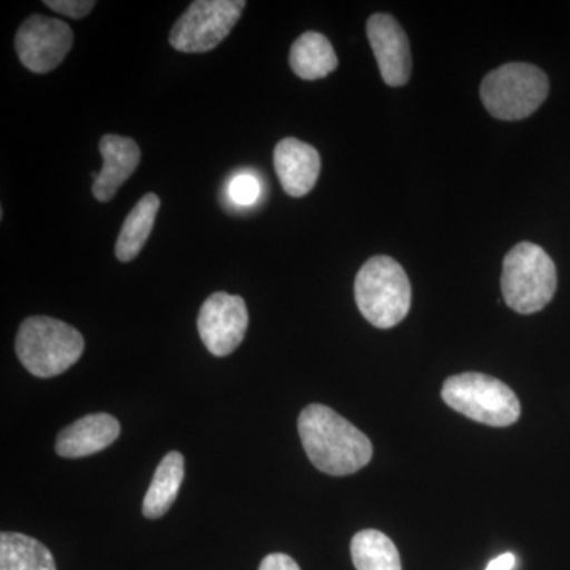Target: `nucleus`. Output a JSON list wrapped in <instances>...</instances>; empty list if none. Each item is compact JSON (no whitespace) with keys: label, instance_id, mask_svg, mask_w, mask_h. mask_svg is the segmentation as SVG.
Instances as JSON below:
<instances>
[{"label":"nucleus","instance_id":"1","mask_svg":"<svg viewBox=\"0 0 570 570\" xmlns=\"http://www.w3.org/2000/svg\"><path fill=\"white\" fill-rule=\"evenodd\" d=\"M298 433L307 459L325 474H355L373 459L370 439L324 404H311L299 414Z\"/></svg>","mask_w":570,"mask_h":570},{"label":"nucleus","instance_id":"2","mask_svg":"<svg viewBox=\"0 0 570 570\" xmlns=\"http://www.w3.org/2000/svg\"><path fill=\"white\" fill-rule=\"evenodd\" d=\"M17 355L22 366L41 379L66 373L81 358L85 340L73 326L58 318H26L17 336Z\"/></svg>","mask_w":570,"mask_h":570},{"label":"nucleus","instance_id":"3","mask_svg":"<svg viewBox=\"0 0 570 570\" xmlns=\"http://www.w3.org/2000/svg\"><path fill=\"white\" fill-rule=\"evenodd\" d=\"M411 283L403 266L387 255L370 258L355 277L360 313L376 328H392L411 309Z\"/></svg>","mask_w":570,"mask_h":570},{"label":"nucleus","instance_id":"4","mask_svg":"<svg viewBox=\"0 0 570 570\" xmlns=\"http://www.w3.org/2000/svg\"><path fill=\"white\" fill-rule=\"evenodd\" d=\"M557 266L534 243H520L502 265L501 291L505 305L520 314H534L549 305L557 292Z\"/></svg>","mask_w":570,"mask_h":570},{"label":"nucleus","instance_id":"5","mask_svg":"<svg viewBox=\"0 0 570 570\" xmlns=\"http://www.w3.org/2000/svg\"><path fill=\"white\" fill-rule=\"evenodd\" d=\"M549 78L539 67L512 62L483 78L480 97L494 118L519 121L539 110L549 96Z\"/></svg>","mask_w":570,"mask_h":570},{"label":"nucleus","instance_id":"6","mask_svg":"<svg viewBox=\"0 0 570 570\" xmlns=\"http://www.w3.org/2000/svg\"><path fill=\"white\" fill-rule=\"evenodd\" d=\"M442 400L464 417L489 426L513 425L521 414L513 390L487 374L464 373L449 377L442 387Z\"/></svg>","mask_w":570,"mask_h":570},{"label":"nucleus","instance_id":"7","mask_svg":"<svg viewBox=\"0 0 570 570\" xmlns=\"http://www.w3.org/2000/svg\"><path fill=\"white\" fill-rule=\"evenodd\" d=\"M246 6L245 0H195L171 29V47L183 52L214 50L234 31Z\"/></svg>","mask_w":570,"mask_h":570},{"label":"nucleus","instance_id":"8","mask_svg":"<svg viewBox=\"0 0 570 570\" xmlns=\"http://www.w3.org/2000/svg\"><path fill=\"white\" fill-rule=\"evenodd\" d=\"M73 47L70 26L56 18L33 14L28 18L14 37L18 58L33 73L55 70Z\"/></svg>","mask_w":570,"mask_h":570},{"label":"nucleus","instance_id":"9","mask_svg":"<svg viewBox=\"0 0 570 570\" xmlns=\"http://www.w3.org/2000/svg\"><path fill=\"white\" fill-rule=\"evenodd\" d=\"M197 326L205 347L213 355H230L245 340L249 326L245 299L216 292L202 305Z\"/></svg>","mask_w":570,"mask_h":570},{"label":"nucleus","instance_id":"10","mask_svg":"<svg viewBox=\"0 0 570 570\" xmlns=\"http://www.w3.org/2000/svg\"><path fill=\"white\" fill-rule=\"evenodd\" d=\"M366 33L385 85L392 88L406 85L412 73L411 47L406 32L395 18L373 14L366 22Z\"/></svg>","mask_w":570,"mask_h":570},{"label":"nucleus","instance_id":"11","mask_svg":"<svg viewBox=\"0 0 570 570\" xmlns=\"http://www.w3.org/2000/svg\"><path fill=\"white\" fill-rule=\"evenodd\" d=\"M317 149L296 138H284L275 148V168L284 193L291 197H305L316 186L321 175Z\"/></svg>","mask_w":570,"mask_h":570},{"label":"nucleus","instance_id":"12","mask_svg":"<svg viewBox=\"0 0 570 570\" xmlns=\"http://www.w3.org/2000/svg\"><path fill=\"white\" fill-rule=\"evenodd\" d=\"M104 168L94 175L92 194L97 200L107 204L115 198L119 187L130 178L140 165L141 153L137 141L121 135H104L99 142Z\"/></svg>","mask_w":570,"mask_h":570},{"label":"nucleus","instance_id":"13","mask_svg":"<svg viewBox=\"0 0 570 570\" xmlns=\"http://www.w3.org/2000/svg\"><path fill=\"white\" fill-rule=\"evenodd\" d=\"M121 434V425L110 414H89L59 433L56 452L63 459H82L110 448Z\"/></svg>","mask_w":570,"mask_h":570},{"label":"nucleus","instance_id":"14","mask_svg":"<svg viewBox=\"0 0 570 570\" xmlns=\"http://www.w3.org/2000/svg\"><path fill=\"white\" fill-rule=\"evenodd\" d=\"M288 62L296 77L314 81L336 70L337 56L325 36L309 31L294 41Z\"/></svg>","mask_w":570,"mask_h":570},{"label":"nucleus","instance_id":"15","mask_svg":"<svg viewBox=\"0 0 570 570\" xmlns=\"http://www.w3.org/2000/svg\"><path fill=\"white\" fill-rule=\"evenodd\" d=\"M183 480L184 456L179 452L167 453L154 472L151 485L142 501V515L151 520L164 517L178 498Z\"/></svg>","mask_w":570,"mask_h":570},{"label":"nucleus","instance_id":"16","mask_svg":"<svg viewBox=\"0 0 570 570\" xmlns=\"http://www.w3.org/2000/svg\"><path fill=\"white\" fill-rule=\"evenodd\" d=\"M160 208V198L156 194H146L141 200L134 206L132 212L124 220L121 234L116 242V257L118 261L132 262L141 253L146 242L151 235L157 213Z\"/></svg>","mask_w":570,"mask_h":570},{"label":"nucleus","instance_id":"17","mask_svg":"<svg viewBox=\"0 0 570 570\" xmlns=\"http://www.w3.org/2000/svg\"><path fill=\"white\" fill-rule=\"evenodd\" d=\"M0 570H58L52 553L21 532L0 534Z\"/></svg>","mask_w":570,"mask_h":570},{"label":"nucleus","instance_id":"18","mask_svg":"<svg viewBox=\"0 0 570 570\" xmlns=\"http://www.w3.org/2000/svg\"><path fill=\"white\" fill-rule=\"evenodd\" d=\"M351 553L356 570H403L395 543L381 531L356 532Z\"/></svg>","mask_w":570,"mask_h":570},{"label":"nucleus","instance_id":"19","mask_svg":"<svg viewBox=\"0 0 570 570\" xmlns=\"http://www.w3.org/2000/svg\"><path fill=\"white\" fill-rule=\"evenodd\" d=\"M228 190H230V198L236 205L250 206L261 197L262 186L254 175L242 174L232 179Z\"/></svg>","mask_w":570,"mask_h":570},{"label":"nucleus","instance_id":"20","mask_svg":"<svg viewBox=\"0 0 570 570\" xmlns=\"http://www.w3.org/2000/svg\"><path fill=\"white\" fill-rule=\"evenodd\" d=\"M45 6L50 7L56 13L63 14V17L82 20L91 13L96 2H92V0H47Z\"/></svg>","mask_w":570,"mask_h":570},{"label":"nucleus","instance_id":"21","mask_svg":"<svg viewBox=\"0 0 570 570\" xmlns=\"http://www.w3.org/2000/svg\"><path fill=\"white\" fill-rule=\"evenodd\" d=\"M258 570H302L294 558L284 553H272L264 558Z\"/></svg>","mask_w":570,"mask_h":570},{"label":"nucleus","instance_id":"22","mask_svg":"<svg viewBox=\"0 0 570 570\" xmlns=\"http://www.w3.org/2000/svg\"><path fill=\"white\" fill-rule=\"evenodd\" d=\"M515 554L504 553L501 557L494 558L493 561L487 566L485 570H512L515 566Z\"/></svg>","mask_w":570,"mask_h":570}]
</instances>
